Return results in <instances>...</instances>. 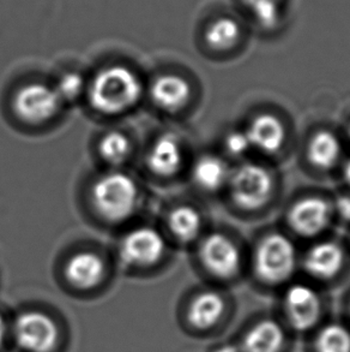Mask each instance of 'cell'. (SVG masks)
Listing matches in <instances>:
<instances>
[{
  "label": "cell",
  "mask_w": 350,
  "mask_h": 352,
  "mask_svg": "<svg viewBox=\"0 0 350 352\" xmlns=\"http://www.w3.org/2000/svg\"><path fill=\"white\" fill-rule=\"evenodd\" d=\"M349 138H350V126H349Z\"/></svg>",
  "instance_id": "obj_32"
},
{
  "label": "cell",
  "mask_w": 350,
  "mask_h": 352,
  "mask_svg": "<svg viewBox=\"0 0 350 352\" xmlns=\"http://www.w3.org/2000/svg\"><path fill=\"white\" fill-rule=\"evenodd\" d=\"M211 352H242L240 348L237 345V340H228V342H223L216 345L215 348L211 350Z\"/></svg>",
  "instance_id": "obj_28"
},
{
  "label": "cell",
  "mask_w": 350,
  "mask_h": 352,
  "mask_svg": "<svg viewBox=\"0 0 350 352\" xmlns=\"http://www.w3.org/2000/svg\"><path fill=\"white\" fill-rule=\"evenodd\" d=\"M165 250L166 242L160 232L150 228H139L124 238L120 256L131 266H152L163 256Z\"/></svg>",
  "instance_id": "obj_11"
},
{
  "label": "cell",
  "mask_w": 350,
  "mask_h": 352,
  "mask_svg": "<svg viewBox=\"0 0 350 352\" xmlns=\"http://www.w3.org/2000/svg\"><path fill=\"white\" fill-rule=\"evenodd\" d=\"M345 263L346 255L343 249L330 241L313 245L303 260V267L308 274L320 281L336 279Z\"/></svg>",
  "instance_id": "obj_13"
},
{
  "label": "cell",
  "mask_w": 350,
  "mask_h": 352,
  "mask_svg": "<svg viewBox=\"0 0 350 352\" xmlns=\"http://www.w3.org/2000/svg\"><path fill=\"white\" fill-rule=\"evenodd\" d=\"M199 255L207 271L221 280H232L242 268V252L226 234H213L205 238Z\"/></svg>",
  "instance_id": "obj_7"
},
{
  "label": "cell",
  "mask_w": 350,
  "mask_h": 352,
  "mask_svg": "<svg viewBox=\"0 0 350 352\" xmlns=\"http://www.w3.org/2000/svg\"><path fill=\"white\" fill-rule=\"evenodd\" d=\"M296 266V249L284 234H269L257 248L253 268L257 279L264 285H287L293 278Z\"/></svg>",
  "instance_id": "obj_3"
},
{
  "label": "cell",
  "mask_w": 350,
  "mask_h": 352,
  "mask_svg": "<svg viewBox=\"0 0 350 352\" xmlns=\"http://www.w3.org/2000/svg\"><path fill=\"white\" fill-rule=\"evenodd\" d=\"M331 218V208L327 201L310 196L295 202L289 210L290 228L303 237H313L327 229Z\"/></svg>",
  "instance_id": "obj_12"
},
{
  "label": "cell",
  "mask_w": 350,
  "mask_h": 352,
  "mask_svg": "<svg viewBox=\"0 0 350 352\" xmlns=\"http://www.w3.org/2000/svg\"><path fill=\"white\" fill-rule=\"evenodd\" d=\"M231 195L242 210H261L269 202L274 179L266 167L256 162H245L231 172L228 181Z\"/></svg>",
  "instance_id": "obj_5"
},
{
  "label": "cell",
  "mask_w": 350,
  "mask_h": 352,
  "mask_svg": "<svg viewBox=\"0 0 350 352\" xmlns=\"http://www.w3.org/2000/svg\"><path fill=\"white\" fill-rule=\"evenodd\" d=\"M342 147L335 133L320 130L314 133L307 146V157L313 166L327 170L335 166L341 157Z\"/></svg>",
  "instance_id": "obj_20"
},
{
  "label": "cell",
  "mask_w": 350,
  "mask_h": 352,
  "mask_svg": "<svg viewBox=\"0 0 350 352\" xmlns=\"http://www.w3.org/2000/svg\"><path fill=\"white\" fill-rule=\"evenodd\" d=\"M346 320L347 322H348V324H350V302H349V305H348V318H347V319H345Z\"/></svg>",
  "instance_id": "obj_31"
},
{
  "label": "cell",
  "mask_w": 350,
  "mask_h": 352,
  "mask_svg": "<svg viewBox=\"0 0 350 352\" xmlns=\"http://www.w3.org/2000/svg\"><path fill=\"white\" fill-rule=\"evenodd\" d=\"M84 88V80L81 75L76 72H70L60 78L58 83V88L56 89L59 98L64 100H73L77 96L81 94Z\"/></svg>",
  "instance_id": "obj_24"
},
{
  "label": "cell",
  "mask_w": 350,
  "mask_h": 352,
  "mask_svg": "<svg viewBox=\"0 0 350 352\" xmlns=\"http://www.w3.org/2000/svg\"><path fill=\"white\" fill-rule=\"evenodd\" d=\"M345 179H346L347 183L350 186V159L348 160V162L346 164V166H345Z\"/></svg>",
  "instance_id": "obj_30"
},
{
  "label": "cell",
  "mask_w": 350,
  "mask_h": 352,
  "mask_svg": "<svg viewBox=\"0 0 350 352\" xmlns=\"http://www.w3.org/2000/svg\"><path fill=\"white\" fill-rule=\"evenodd\" d=\"M130 149L131 144L128 138L118 131H112L104 135V138L100 142L101 155L106 162L114 165L123 162L128 157Z\"/></svg>",
  "instance_id": "obj_23"
},
{
  "label": "cell",
  "mask_w": 350,
  "mask_h": 352,
  "mask_svg": "<svg viewBox=\"0 0 350 352\" xmlns=\"http://www.w3.org/2000/svg\"><path fill=\"white\" fill-rule=\"evenodd\" d=\"M168 226L172 234L181 242H191L198 237L202 230V218L198 212L189 207L180 206L172 210L168 218Z\"/></svg>",
  "instance_id": "obj_22"
},
{
  "label": "cell",
  "mask_w": 350,
  "mask_h": 352,
  "mask_svg": "<svg viewBox=\"0 0 350 352\" xmlns=\"http://www.w3.org/2000/svg\"><path fill=\"white\" fill-rule=\"evenodd\" d=\"M142 96V83L137 75L123 65L101 70L89 89L90 104L104 115H118L137 104Z\"/></svg>",
  "instance_id": "obj_1"
},
{
  "label": "cell",
  "mask_w": 350,
  "mask_h": 352,
  "mask_svg": "<svg viewBox=\"0 0 350 352\" xmlns=\"http://www.w3.org/2000/svg\"><path fill=\"white\" fill-rule=\"evenodd\" d=\"M93 201L95 208L104 219L109 221L126 219L137 206V186L125 173H109L96 182L93 189Z\"/></svg>",
  "instance_id": "obj_4"
},
{
  "label": "cell",
  "mask_w": 350,
  "mask_h": 352,
  "mask_svg": "<svg viewBox=\"0 0 350 352\" xmlns=\"http://www.w3.org/2000/svg\"><path fill=\"white\" fill-rule=\"evenodd\" d=\"M307 338L310 352H350V324L327 319Z\"/></svg>",
  "instance_id": "obj_15"
},
{
  "label": "cell",
  "mask_w": 350,
  "mask_h": 352,
  "mask_svg": "<svg viewBox=\"0 0 350 352\" xmlns=\"http://www.w3.org/2000/svg\"><path fill=\"white\" fill-rule=\"evenodd\" d=\"M224 147L232 157H239L245 155L252 148L246 130H235L228 133L227 138L224 140Z\"/></svg>",
  "instance_id": "obj_25"
},
{
  "label": "cell",
  "mask_w": 350,
  "mask_h": 352,
  "mask_svg": "<svg viewBox=\"0 0 350 352\" xmlns=\"http://www.w3.org/2000/svg\"><path fill=\"white\" fill-rule=\"evenodd\" d=\"M252 148L272 155L283 148L285 142V128L281 119L269 113H261L251 120L246 130Z\"/></svg>",
  "instance_id": "obj_14"
},
{
  "label": "cell",
  "mask_w": 350,
  "mask_h": 352,
  "mask_svg": "<svg viewBox=\"0 0 350 352\" xmlns=\"http://www.w3.org/2000/svg\"><path fill=\"white\" fill-rule=\"evenodd\" d=\"M231 168L222 157L205 154L194 166V179L204 190L216 191L228 184Z\"/></svg>",
  "instance_id": "obj_19"
},
{
  "label": "cell",
  "mask_w": 350,
  "mask_h": 352,
  "mask_svg": "<svg viewBox=\"0 0 350 352\" xmlns=\"http://www.w3.org/2000/svg\"><path fill=\"white\" fill-rule=\"evenodd\" d=\"M65 273L73 285L91 289L104 279L106 267L102 258L94 252H80L69 260Z\"/></svg>",
  "instance_id": "obj_16"
},
{
  "label": "cell",
  "mask_w": 350,
  "mask_h": 352,
  "mask_svg": "<svg viewBox=\"0 0 350 352\" xmlns=\"http://www.w3.org/2000/svg\"><path fill=\"white\" fill-rule=\"evenodd\" d=\"M242 27L237 19L222 16L209 24L204 33L205 43L213 51L232 50L240 40Z\"/></svg>",
  "instance_id": "obj_21"
},
{
  "label": "cell",
  "mask_w": 350,
  "mask_h": 352,
  "mask_svg": "<svg viewBox=\"0 0 350 352\" xmlns=\"http://www.w3.org/2000/svg\"><path fill=\"white\" fill-rule=\"evenodd\" d=\"M242 1L246 5L250 12H253L255 10H259L261 8H266L270 5L281 4V0H242Z\"/></svg>",
  "instance_id": "obj_27"
},
{
  "label": "cell",
  "mask_w": 350,
  "mask_h": 352,
  "mask_svg": "<svg viewBox=\"0 0 350 352\" xmlns=\"http://www.w3.org/2000/svg\"><path fill=\"white\" fill-rule=\"evenodd\" d=\"M231 303L218 291L205 290L196 296L189 305L187 319L192 329L211 332L231 321Z\"/></svg>",
  "instance_id": "obj_10"
},
{
  "label": "cell",
  "mask_w": 350,
  "mask_h": 352,
  "mask_svg": "<svg viewBox=\"0 0 350 352\" xmlns=\"http://www.w3.org/2000/svg\"><path fill=\"white\" fill-rule=\"evenodd\" d=\"M292 336L306 337L327 320V308L320 292L307 283H290L281 300V315Z\"/></svg>",
  "instance_id": "obj_2"
},
{
  "label": "cell",
  "mask_w": 350,
  "mask_h": 352,
  "mask_svg": "<svg viewBox=\"0 0 350 352\" xmlns=\"http://www.w3.org/2000/svg\"><path fill=\"white\" fill-rule=\"evenodd\" d=\"M6 322H5V319L0 315V344L3 343V340L5 338V334H6Z\"/></svg>",
  "instance_id": "obj_29"
},
{
  "label": "cell",
  "mask_w": 350,
  "mask_h": 352,
  "mask_svg": "<svg viewBox=\"0 0 350 352\" xmlns=\"http://www.w3.org/2000/svg\"><path fill=\"white\" fill-rule=\"evenodd\" d=\"M60 101L62 99L52 87L32 83L17 91L14 110L24 122L43 123L57 113Z\"/></svg>",
  "instance_id": "obj_9"
},
{
  "label": "cell",
  "mask_w": 350,
  "mask_h": 352,
  "mask_svg": "<svg viewBox=\"0 0 350 352\" xmlns=\"http://www.w3.org/2000/svg\"><path fill=\"white\" fill-rule=\"evenodd\" d=\"M14 331L17 344L27 351L51 352L57 345V324L40 311L21 315L16 320Z\"/></svg>",
  "instance_id": "obj_8"
},
{
  "label": "cell",
  "mask_w": 350,
  "mask_h": 352,
  "mask_svg": "<svg viewBox=\"0 0 350 352\" xmlns=\"http://www.w3.org/2000/svg\"><path fill=\"white\" fill-rule=\"evenodd\" d=\"M189 82L176 75H163L152 83V98L159 107L166 111L183 109L189 100Z\"/></svg>",
  "instance_id": "obj_17"
},
{
  "label": "cell",
  "mask_w": 350,
  "mask_h": 352,
  "mask_svg": "<svg viewBox=\"0 0 350 352\" xmlns=\"http://www.w3.org/2000/svg\"><path fill=\"white\" fill-rule=\"evenodd\" d=\"M183 162V152L173 135H165L154 143L148 157V164L157 176H173Z\"/></svg>",
  "instance_id": "obj_18"
},
{
  "label": "cell",
  "mask_w": 350,
  "mask_h": 352,
  "mask_svg": "<svg viewBox=\"0 0 350 352\" xmlns=\"http://www.w3.org/2000/svg\"><path fill=\"white\" fill-rule=\"evenodd\" d=\"M292 333L279 316H259L245 326L235 340L242 352H287Z\"/></svg>",
  "instance_id": "obj_6"
},
{
  "label": "cell",
  "mask_w": 350,
  "mask_h": 352,
  "mask_svg": "<svg viewBox=\"0 0 350 352\" xmlns=\"http://www.w3.org/2000/svg\"><path fill=\"white\" fill-rule=\"evenodd\" d=\"M336 210L342 219L350 221V196H341L337 199Z\"/></svg>",
  "instance_id": "obj_26"
}]
</instances>
